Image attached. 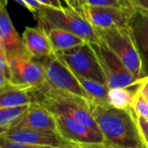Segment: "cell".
<instances>
[{
    "label": "cell",
    "instance_id": "4",
    "mask_svg": "<svg viewBox=\"0 0 148 148\" xmlns=\"http://www.w3.org/2000/svg\"><path fill=\"white\" fill-rule=\"evenodd\" d=\"M96 31L100 43L109 49L135 78L140 80L145 77L143 62L129 25Z\"/></svg>",
    "mask_w": 148,
    "mask_h": 148
},
{
    "label": "cell",
    "instance_id": "12",
    "mask_svg": "<svg viewBox=\"0 0 148 148\" xmlns=\"http://www.w3.org/2000/svg\"><path fill=\"white\" fill-rule=\"evenodd\" d=\"M7 3L8 0H1L0 2V48L4 50L8 58L27 55L29 52L25 49L23 39L15 29L8 13Z\"/></svg>",
    "mask_w": 148,
    "mask_h": 148
},
{
    "label": "cell",
    "instance_id": "11",
    "mask_svg": "<svg viewBox=\"0 0 148 148\" xmlns=\"http://www.w3.org/2000/svg\"><path fill=\"white\" fill-rule=\"evenodd\" d=\"M55 116L57 123V131L66 140L75 144L104 143V137L101 133L95 131L72 117L64 115Z\"/></svg>",
    "mask_w": 148,
    "mask_h": 148
},
{
    "label": "cell",
    "instance_id": "18",
    "mask_svg": "<svg viewBox=\"0 0 148 148\" xmlns=\"http://www.w3.org/2000/svg\"><path fill=\"white\" fill-rule=\"evenodd\" d=\"M75 75L84 91L87 93L89 100L98 102L108 103V93L110 88L108 85L82 77L78 75Z\"/></svg>",
    "mask_w": 148,
    "mask_h": 148
},
{
    "label": "cell",
    "instance_id": "30",
    "mask_svg": "<svg viewBox=\"0 0 148 148\" xmlns=\"http://www.w3.org/2000/svg\"><path fill=\"white\" fill-rule=\"evenodd\" d=\"M137 6L145 10H148V0H136Z\"/></svg>",
    "mask_w": 148,
    "mask_h": 148
},
{
    "label": "cell",
    "instance_id": "9",
    "mask_svg": "<svg viewBox=\"0 0 148 148\" xmlns=\"http://www.w3.org/2000/svg\"><path fill=\"white\" fill-rule=\"evenodd\" d=\"M0 138L18 143L53 147L75 148L77 147V144L66 140L58 132L42 131L23 127L10 128L4 133L0 134Z\"/></svg>",
    "mask_w": 148,
    "mask_h": 148
},
{
    "label": "cell",
    "instance_id": "5",
    "mask_svg": "<svg viewBox=\"0 0 148 148\" xmlns=\"http://www.w3.org/2000/svg\"><path fill=\"white\" fill-rule=\"evenodd\" d=\"M55 54L75 75L108 85L105 75L90 42H85Z\"/></svg>",
    "mask_w": 148,
    "mask_h": 148
},
{
    "label": "cell",
    "instance_id": "28",
    "mask_svg": "<svg viewBox=\"0 0 148 148\" xmlns=\"http://www.w3.org/2000/svg\"><path fill=\"white\" fill-rule=\"evenodd\" d=\"M136 90L140 92L148 101V76H146L140 80V83Z\"/></svg>",
    "mask_w": 148,
    "mask_h": 148
},
{
    "label": "cell",
    "instance_id": "10",
    "mask_svg": "<svg viewBox=\"0 0 148 148\" xmlns=\"http://www.w3.org/2000/svg\"><path fill=\"white\" fill-rule=\"evenodd\" d=\"M131 11L106 6L86 4L82 16L95 29H108L129 25Z\"/></svg>",
    "mask_w": 148,
    "mask_h": 148
},
{
    "label": "cell",
    "instance_id": "15",
    "mask_svg": "<svg viewBox=\"0 0 148 148\" xmlns=\"http://www.w3.org/2000/svg\"><path fill=\"white\" fill-rule=\"evenodd\" d=\"M129 27L143 62L146 77L148 76V10L137 7L132 13Z\"/></svg>",
    "mask_w": 148,
    "mask_h": 148
},
{
    "label": "cell",
    "instance_id": "25",
    "mask_svg": "<svg viewBox=\"0 0 148 148\" xmlns=\"http://www.w3.org/2000/svg\"><path fill=\"white\" fill-rule=\"evenodd\" d=\"M0 148H58L47 146H38V145H31V144H24L18 143L15 141H11L3 138H0Z\"/></svg>",
    "mask_w": 148,
    "mask_h": 148
},
{
    "label": "cell",
    "instance_id": "3",
    "mask_svg": "<svg viewBox=\"0 0 148 148\" xmlns=\"http://www.w3.org/2000/svg\"><path fill=\"white\" fill-rule=\"evenodd\" d=\"M33 16L45 31L50 29H63L81 36L88 42H100L96 29L82 15L70 7H44L34 12Z\"/></svg>",
    "mask_w": 148,
    "mask_h": 148
},
{
    "label": "cell",
    "instance_id": "8",
    "mask_svg": "<svg viewBox=\"0 0 148 148\" xmlns=\"http://www.w3.org/2000/svg\"><path fill=\"white\" fill-rule=\"evenodd\" d=\"M41 62L45 68L46 82L49 86L89 100L75 74L55 53Z\"/></svg>",
    "mask_w": 148,
    "mask_h": 148
},
{
    "label": "cell",
    "instance_id": "16",
    "mask_svg": "<svg viewBox=\"0 0 148 148\" xmlns=\"http://www.w3.org/2000/svg\"><path fill=\"white\" fill-rule=\"evenodd\" d=\"M34 102L31 88L8 85L0 89V108H11L29 105Z\"/></svg>",
    "mask_w": 148,
    "mask_h": 148
},
{
    "label": "cell",
    "instance_id": "17",
    "mask_svg": "<svg viewBox=\"0 0 148 148\" xmlns=\"http://www.w3.org/2000/svg\"><path fill=\"white\" fill-rule=\"evenodd\" d=\"M54 52L62 51L88 42L81 36L67 30L50 29L46 30Z\"/></svg>",
    "mask_w": 148,
    "mask_h": 148
},
{
    "label": "cell",
    "instance_id": "2",
    "mask_svg": "<svg viewBox=\"0 0 148 148\" xmlns=\"http://www.w3.org/2000/svg\"><path fill=\"white\" fill-rule=\"evenodd\" d=\"M34 102L46 108L54 115L72 117L96 132L101 133L94 120L89 100L52 88L47 82L31 88Z\"/></svg>",
    "mask_w": 148,
    "mask_h": 148
},
{
    "label": "cell",
    "instance_id": "7",
    "mask_svg": "<svg viewBox=\"0 0 148 148\" xmlns=\"http://www.w3.org/2000/svg\"><path fill=\"white\" fill-rule=\"evenodd\" d=\"M8 59L12 72L10 85L23 88H34L46 82L45 68L41 61L34 59L29 54Z\"/></svg>",
    "mask_w": 148,
    "mask_h": 148
},
{
    "label": "cell",
    "instance_id": "21",
    "mask_svg": "<svg viewBox=\"0 0 148 148\" xmlns=\"http://www.w3.org/2000/svg\"><path fill=\"white\" fill-rule=\"evenodd\" d=\"M87 3L95 6L114 7L131 12L138 7L136 0H87Z\"/></svg>",
    "mask_w": 148,
    "mask_h": 148
},
{
    "label": "cell",
    "instance_id": "13",
    "mask_svg": "<svg viewBox=\"0 0 148 148\" xmlns=\"http://www.w3.org/2000/svg\"><path fill=\"white\" fill-rule=\"evenodd\" d=\"M12 127L58 132L56 116L37 102L31 103L24 114Z\"/></svg>",
    "mask_w": 148,
    "mask_h": 148
},
{
    "label": "cell",
    "instance_id": "26",
    "mask_svg": "<svg viewBox=\"0 0 148 148\" xmlns=\"http://www.w3.org/2000/svg\"><path fill=\"white\" fill-rule=\"evenodd\" d=\"M136 121L144 146L148 148V120L136 116Z\"/></svg>",
    "mask_w": 148,
    "mask_h": 148
},
{
    "label": "cell",
    "instance_id": "24",
    "mask_svg": "<svg viewBox=\"0 0 148 148\" xmlns=\"http://www.w3.org/2000/svg\"><path fill=\"white\" fill-rule=\"evenodd\" d=\"M0 75L9 81L10 84L12 80V72L9 59L3 49L0 48Z\"/></svg>",
    "mask_w": 148,
    "mask_h": 148
},
{
    "label": "cell",
    "instance_id": "22",
    "mask_svg": "<svg viewBox=\"0 0 148 148\" xmlns=\"http://www.w3.org/2000/svg\"><path fill=\"white\" fill-rule=\"evenodd\" d=\"M28 9L32 14L37 10L44 7H61V0H14Z\"/></svg>",
    "mask_w": 148,
    "mask_h": 148
},
{
    "label": "cell",
    "instance_id": "27",
    "mask_svg": "<svg viewBox=\"0 0 148 148\" xmlns=\"http://www.w3.org/2000/svg\"><path fill=\"white\" fill-rule=\"evenodd\" d=\"M66 6L72 8L81 15L83 14V8L87 4V0H62Z\"/></svg>",
    "mask_w": 148,
    "mask_h": 148
},
{
    "label": "cell",
    "instance_id": "14",
    "mask_svg": "<svg viewBox=\"0 0 148 148\" xmlns=\"http://www.w3.org/2000/svg\"><path fill=\"white\" fill-rule=\"evenodd\" d=\"M22 39L25 49L34 59L42 61L55 53L46 31L39 25L25 27Z\"/></svg>",
    "mask_w": 148,
    "mask_h": 148
},
{
    "label": "cell",
    "instance_id": "29",
    "mask_svg": "<svg viewBox=\"0 0 148 148\" xmlns=\"http://www.w3.org/2000/svg\"><path fill=\"white\" fill-rule=\"evenodd\" d=\"M75 148H114V147L104 143L99 144H77V147Z\"/></svg>",
    "mask_w": 148,
    "mask_h": 148
},
{
    "label": "cell",
    "instance_id": "6",
    "mask_svg": "<svg viewBox=\"0 0 148 148\" xmlns=\"http://www.w3.org/2000/svg\"><path fill=\"white\" fill-rule=\"evenodd\" d=\"M110 88H138L140 80L127 69L123 62L105 45L97 42L90 43Z\"/></svg>",
    "mask_w": 148,
    "mask_h": 148
},
{
    "label": "cell",
    "instance_id": "19",
    "mask_svg": "<svg viewBox=\"0 0 148 148\" xmlns=\"http://www.w3.org/2000/svg\"><path fill=\"white\" fill-rule=\"evenodd\" d=\"M29 105L11 108H0V134L4 133L5 131L11 128L24 114Z\"/></svg>",
    "mask_w": 148,
    "mask_h": 148
},
{
    "label": "cell",
    "instance_id": "23",
    "mask_svg": "<svg viewBox=\"0 0 148 148\" xmlns=\"http://www.w3.org/2000/svg\"><path fill=\"white\" fill-rule=\"evenodd\" d=\"M132 110L136 116L148 120V101L137 90L132 102Z\"/></svg>",
    "mask_w": 148,
    "mask_h": 148
},
{
    "label": "cell",
    "instance_id": "1",
    "mask_svg": "<svg viewBox=\"0 0 148 148\" xmlns=\"http://www.w3.org/2000/svg\"><path fill=\"white\" fill-rule=\"evenodd\" d=\"M90 111L104 142L114 148H146L132 109L122 110L109 103L89 100Z\"/></svg>",
    "mask_w": 148,
    "mask_h": 148
},
{
    "label": "cell",
    "instance_id": "20",
    "mask_svg": "<svg viewBox=\"0 0 148 148\" xmlns=\"http://www.w3.org/2000/svg\"><path fill=\"white\" fill-rule=\"evenodd\" d=\"M135 91L132 92L129 88H110L108 93V103L118 109H132V102Z\"/></svg>",
    "mask_w": 148,
    "mask_h": 148
}]
</instances>
